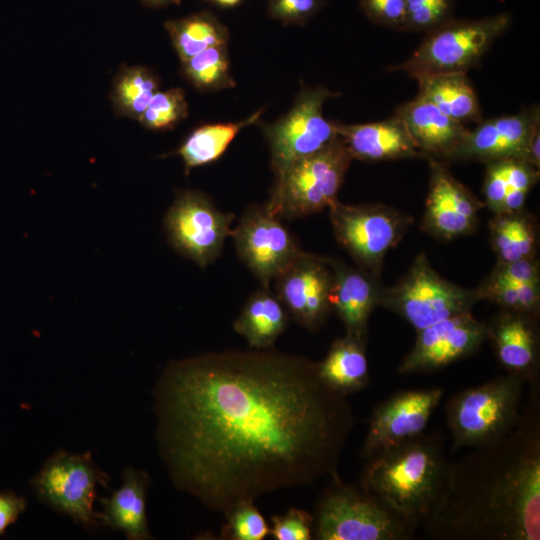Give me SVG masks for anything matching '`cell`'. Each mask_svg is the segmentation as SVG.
Returning <instances> with one entry per match:
<instances>
[{
	"instance_id": "cell-1",
	"label": "cell",
	"mask_w": 540,
	"mask_h": 540,
	"mask_svg": "<svg viewBox=\"0 0 540 540\" xmlns=\"http://www.w3.org/2000/svg\"><path fill=\"white\" fill-rule=\"evenodd\" d=\"M157 441L173 483L224 516L330 477L355 425L318 362L270 349L171 361L155 387Z\"/></svg>"
},
{
	"instance_id": "cell-2",
	"label": "cell",
	"mask_w": 540,
	"mask_h": 540,
	"mask_svg": "<svg viewBox=\"0 0 540 540\" xmlns=\"http://www.w3.org/2000/svg\"><path fill=\"white\" fill-rule=\"evenodd\" d=\"M436 540L540 539V383L500 442L450 462L441 497L420 525Z\"/></svg>"
},
{
	"instance_id": "cell-3",
	"label": "cell",
	"mask_w": 540,
	"mask_h": 540,
	"mask_svg": "<svg viewBox=\"0 0 540 540\" xmlns=\"http://www.w3.org/2000/svg\"><path fill=\"white\" fill-rule=\"evenodd\" d=\"M366 462L359 486L418 527L437 505L450 465L440 432H424Z\"/></svg>"
},
{
	"instance_id": "cell-4",
	"label": "cell",
	"mask_w": 540,
	"mask_h": 540,
	"mask_svg": "<svg viewBox=\"0 0 540 540\" xmlns=\"http://www.w3.org/2000/svg\"><path fill=\"white\" fill-rule=\"evenodd\" d=\"M527 382L506 373L453 395L445 406L451 449L494 445L517 426Z\"/></svg>"
},
{
	"instance_id": "cell-5",
	"label": "cell",
	"mask_w": 540,
	"mask_h": 540,
	"mask_svg": "<svg viewBox=\"0 0 540 540\" xmlns=\"http://www.w3.org/2000/svg\"><path fill=\"white\" fill-rule=\"evenodd\" d=\"M313 514V539L409 540L418 528L376 495L344 483L335 472Z\"/></svg>"
},
{
	"instance_id": "cell-6",
	"label": "cell",
	"mask_w": 540,
	"mask_h": 540,
	"mask_svg": "<svg viewBox=\"0 0 540 540\" xmlns=\"http://www.w3.org/2000/svg\"><path fill=\"white\" fill-rule=\"evenodd\" d=\"M352 157L336 135L319 151L290 165L276 177L266 208L279 218H301L336 201Z\"/></svg>"
},
{
	"instance_id": "cell-7",
	"label": "cell",
	"mask_w": 540,
	"mask_h": 540,
	"mask_svg": "<svg viewBox=\"0 0 540 540\" xmlns=\"http://www.w3.org/2000/svg\"><path fill=\"white\" fill-rule=\"evenodd\" d=\"M510 23L508 13L470 20L452 18L426 33L411 56L391 70L404 71L415 79L440 73H466Z\"/></svg>"
},
{
	"instance_id": "cell-8",
	"label": "cell",
	"mask_w": 540,
	"mask_h": 540,
	"mask_svg": "<svg viewBox=\"0 0 540 540\" xmlns=\"http://www.w3.org/2000/svg\"><path fill=\"white\" fill-rule=\"evenodd\" d=\"M479 300L477 289H466L444 279L421 253L398 283L381 289L378 305L404 318L417 332L470 312Z\"/></svg>"
},
{
	"instance_id": "cell-9",
	"label": "cell",
	"mask_w": 540,
	"mask_h": 540,
	"mask_svg": "<svg viewBox=\"0 0 540 540\" xmlns=\"http://www.w3.org/2000/svg\"><path fill=\"white\" fill-rule=\"evenodd\" d=\"M328 208L338 244L359 269L378 278L386 254L400 242L411 217L379 203L353 205L337 199Z\"/></svg>"
},
{
	"instance_id": "cell-10",
	"label": "cell",
	"mask_w": 540,
	"mask_h": 540,
	"mask_svg": "<svg viewBox=\"0 0 540 540\" xmlns=\"http://www.w3.org/2000/svg\"><path fill=\"white\" fill-rule=\"evenodd\" d=\"M109 479L90 453L58 451L31 478L30 484L41 502L83 527L92 528L100 523V514L93 508L96 487H108Z\"/></svg>"
},
{
	"instance_id": "cell-11",
	"label": "cell",
	"mask_w": 540,
	"mask_h": 540,
	"mask_svg": "<svg viewBox=\"0 0 540 540\" xmlns=\"http://www.w3.org/2000/svg\"><path fill=\"white\" fill-rule=\"evenodd\" d=\"M234 218L233 213L220 211L205 193L179 190L163 224L170 246L204 268L220 255Z\"/></svg>"
},
{
	"instance_id": "cell-12",
	"label": "cell",
	"mask_w": 540,
	"mask_h": 540,
	"mask_svg": "<svg viewBox=\"0 0 540 540\" xmlns=\"http://www.w3.org/2000/svg\"><path fill=\"white\" fill-rule=\"evenodd\" d=\"M338 95L324 87L305 88L284 116L264 127L275 176L336 137L335 122L328 121L322 110L328 99Z\"/></svg>"
},
{
	"instance_id": "cell-13",
	"label": "cell",
	"mask_w": 540,
	"mask_h": 540,
	"mask_svg": "<svg viewBox=\"0 0 540 540\" xmlns=\"http://www.w3.org/2000/svg\"><path fill=\"white\" fill-rule=\"evenodd\" d=\"M231 236L238 257L264 288L304 253L280 218L265 205L248 208Z\"/></svg>"
},
{
	"instance_id": "cell-14",
	"label": "cell",
	"mask_w": 540,
	"mask_h": 540,
	"mask_svg": "<svg viewBox=\"0 0 540 540\" xmlns=\"http://www.w3.org/2000/svg\"><path fill=\"white\" fill-rule=\"evenodd\" d=\"M444 392L442 387L402 390L377 404L369 418L361 458L366 461L423 434Z\"/></svg>"
},
{
	"instance_id": "cell-15",
	"label": "cell",
	"mask_w": 540,
	"mask_h": 540,
	"mask_svg": "<svg viewBox=\"0 0 540 540\" xmlns=\"http://www.w3.org/2000/svg\"><path fill=\"white\" fill-rule=\"evenodd\" d=\"M488 336V324L465 312L417 331L414 346L397 368L399 374L439 370L480 348Z\"/></svg>"
},
{
	"instance_id": "cell-16",
	"label": "cell",
	"mask_w": 540,
	"mask_h": 540,
	"mask_svg": "<svg viewBox=\"0 0 540 540\" xmlns=\"http://www.w3.org/2000/svg\"><path fill=\"white\" fill-rule=\"evenodd\" d=\"M274 282L275 295L289 315L307 330H318L332 310L331 259L304 251Z\"/></svg>"
},
{
	"instance_id": "cell-17",
	"label": "cell",
	"mask_w": 540,
	"mask_h": 540,
	"mask_svg": "<svg viewBox=\"0 0 540 540\" xmlns=\"http://www.w3.org/2000/svg\"><path fill=\"white\" fill-rule=\"evenodd\" d=\"M478 123L473 130L467 131L447 160L525 161L531 134L540 124V109L534 105L517 114Z\"/></svg>"
},
{
	"instance_id": "cell-18",
	"label": "cell",
	"mask_w": 540,
	"mask_h": 540,
	"mask_svg": "<svg viewBox=\"0 0 540 540\" xmlns=\"http://www.w3.org/2000/svg\"><path fill=\"white\" fill-rule=\"evenodd\" d=\"M429 162L431 177L424 229L446 240L472 233L482 203L452 176L442 162L436 159H429Z\"/></svg>"
},
{
	"instance_id": "cell-19",
	"label": "cell",
	"mask_w": 540,
	"mask_h": 540,
	"mask_svg": "<svg viewBox=\"0 0 540 540\" xmlns=\"http://www.w3.org/2000/svg\"><path fill=\"white\" fill-rule=\"evenodd\" d=\"M487 338L507 373L521 376L527 385L540 383L536 316L504 310L488 324Z\"/></svg>"
},
{
	"instance_id": "cell-20",
	"label": "cell",
	"mask_w": 540,
	"mask_h": 540,
	"mask_svg": "<svg viewBox=\"0 0 540 540\" xmlns=\"http://www.w3.org/2000/svg\"><path fill=\"white\" fill-rule=\"evenodd\" d=\"M335 129L352 159L375 162L422 156L404 122L396 113L377 122H335Z\"/></svg>"
},
{
	"instance_id": "cell-21",
	"label": "cell",
	"mask_w": 540,
	"mask_h": 540,
	"mask_svg": "<svg viewBox=\"0 0 540 540\" xmlns=\"http://www.w3.org/2000/svg\"><path fill=\"white\" fill-rule=\"evenodd\" d=\"M333 283L330 303L344 324L346 335L366 342L371 312L379 304L376 277L331 260Z\"/></svg>"
},
{
	"instance_id": "cell-22",
	"label": "cell",
	"mask_w": 540,
	"mask_h": 540,
	"mask_svg": "<svg viewBox=\"0 0 540 540\" xmlns=\"http://www.w3.org/2000/svg\"><path fill=\"white\" fill-rule=\"evenodd\" d=\"M422 156L447 160L468 129L442 113L434 104L417 95L397 108Z\"/></svg>"
},
{
	"instance_id": "cell-23",
	"label": "cell",
	"mask_w": 540,
	"mask_h": 540,
	"mask_svg": "<svg viewBox=\"0 0 540 540\" xmlns=\"http://www.w3.org/2000/svg\"><path fill=\"white\" fill-rule=\"evenodd\" d=\"M149 476L143 470L128 468L121 486L108 498H98L103 510L100 523L122 531L130 540L152 539L146 517V491Z\"/></svg>"
},
{
	"instance_id": "cell-24",
	"label": "cell",
	"mask_w": 540,
	"mask_h": 540,
	"mask_svg": "<svg viewBox=\"0 0 540 540\" xmlns=\"http://www.w3.org/2000/svg\"><path fill=\"white\" fill-rule=\"evenodd\" d=\"M321 379L334 391L348 396L365 389L370 381L366 342L345 335L335 340L318 362Z\"/></svg>"
},
{
	"instance_id": "cell-25",
	"label": "cell",
	"mask_w": 540,
	"mask_h": 540,
	"mask_svg": "<svg viewBox=\"0 0 540 540\" xmlns=\"http://www.w3.org/2000/svg\"><path fill=\"white\" fill-rule=\"evenodd\" d=\"M288 322L289 313L284 305L268 288H263L250 296L233 328L252 349H270Z\"/></svg>"
},
{
	"instance_id": "cell-26",
	"label": "cell",
	"mask_w": 540,
	"mask_h": 540,
	"mask_svg": "<svg viewBox=\"0 0 540 540\" xmlns=\"http://www.w3.org/2000/svg\"><path fill=\"white\" fill-rule=\"evenodd\" d=\"M418 96L434 104L451 119L466 125L481 121V109L465 72L440 73L416 79Z\"/></svg>"
},
{
	"instance_id": "cell-27",
	"label": "cell",
	"mask_w": 540,
	"mask_h": 540,
	"mask_svg": "<svg viewBox=\"0 0 540 540\" xmlns=\"http://www.w3.org/2000/svg\"><path fill=\"white\" fill-rule=\"evenodd\" d=\"M262 113L263 109L239 122L206 124L195 129L175 152L184 163L185 173L220 158L236 135L254 124Z\"/></svg>"
},
{
	"instance_id": "cell-28",
	"label": "cell",
	"mask_w": 540,
	"mask_h": 540,
	"mask_svg": "<svg viewBox=\"0 0 540 540\" xmlns=\"http://www.w3.org/2000/svg\"><path fill=\"white\" fill-rule=\"evenodd\" d=\"M165 28L181 62L212 46L227 44L230 37L227 27L208 11L167 21Z\"/></svg>"
},
{
	"instance_id": "cell-29",
	"label": "cell",
	"mask_w": 540,
	"mask_h": 540,
	"mask_svg": "<svg viewBox=\"0 0 540 540\" xmlns=\"http://www.w3.org/2000/svg\"><path fill=\"white\" fill-rule=\"evenodd\" d=\"M159 78L142 66L124 67L115 77L111 100L118 115L139 119L159 91Z\"/></svg>"
},
{
	"instance_id": "cell-30",
	"label": "cell",
	"mask_w": 540,
	"mask_h": 540,
	"mask_svg": "<svg viewBox=\"0 0 540 540\" xmlns=\"http://www.w3.org/2000/svg\"><path fill=\"white\" fill-rule=\"evenodd\" d=\"M182 63L184 77L201 91L235 87L230 73L227 44L205 49Z\"/></svg>"
},
{
	"instance_id": "cell-31",
	"label": "cell",
	"mask_w": 540,
	"mask_h": 540,
	"mask_svg": "<svg viewBox=\"0 0 540 540\" xmlns=\"http://www.w3.org/2000/svg\"><path fill=\"white\" fill-rule=\"evenodd\" d=\"M188 115V104L181 88L157 91L147 108L138 119L140 123L152 130H165Z\"/></svg>"
},
{
	"instance_id": "cell-32",
	"label": "cell",
	"mask_w": 540,
	"mask_h": 540,
	"mask_svg": "<svg viewBox=\"0 0 540 540\" xmlns=\"http://www.w3.org/2000/svg\"><path fill=\"white\" fill-rule=\"evenodd\" d=\"M226 522L221 530L222 539L230 540H263L270 528L254 505V502H243L225 515Z\"/></svg>"
},
{
	"instance_id": "cell-33",
	"label": "cell",
	"mask_w": 540,
	"mask_h": 540,
	"mask_svg": "<svg viewBox=\"0 0 540 540\" xmlns=\"http://www.w3.org/2000/svg\"><path fill=\"white\" fill-rule=\"evenodd\" d=\"M403 31L425 32L452 19L453 0H405Z\"/></svg>"
},
{
	"instance_id": "cell-34",
	"label": "cell",
	"mask_w": 540,
	"mask_h": 540,
	"mask_svg": "<svg viewBox=\"0 0 540 540\" xmlns=\"http://www.w3.org/2000/svg\"><path fill=\"white\" fill-rule=\"evenodd\" d=\"M539 170L525 161L508 160L507 191L499 214L520 212L526 197L537 182Z\"/></svg>"
},
{
	"instance_id": "cell-35",
	"label": "cell",
	"mask_w": 540,
	"mask_h": 540,
	"mask_svg": "<svg viewBox=\"0 0 540 540\" xmlns=\"http://www.w3.org/2000/svg\"><path fill=\"white\" fill-rule=\"evenodd\" d=\"M313 515L309 512L290 508L285 514L272 517L270 533L276 540L313 539Z\"/></svg>"
},
{
	"instance_id": "cell-36",
	"label": "cell",
	"mask_w": 540,
	"mask_h": 540,
	"mask_svg": "<svg viewBox=\"0 0 540 540\" xmlns=\"http://www.w3.org/2000/svg\"><path fill=\"white\" fill-rule=\"evenodd\" d=\"M366 17L382 27L403 31L405 24V0H357Z\"/></svg>"
},
{
	"instance_id": "cell-37",
	"label": "cell",
	"mask_w": 540,
	"mask_h": 540,
	"mask_svg": "<svg viewBox=\"0 0 540 540\" xmlns=\"http://www.w3.org/2000/svg\"><path fill=\"white\" fill-rule=\"evenodd\" d=\"M322 0H268L267 14L284 25H302L321 8Z\"/></svg>"
},
{
	"instance_id": "cell-38",
	"label": "cell",
	"mask_w": 540,
	"mask_h": 540,
	"mask_svg": "<svg viewBox=\"0 0 540 540\" xmlns=\"http://www.w3.org/2000/svg\"><path fill=\"white\" fill-rule=\"evenodd\" d=\"M508 160L488 162L483 186V194L487 207L499 214L507 191Z\"/></svg>"
},
{
	"instance_id": "cell-39",
	"label": "cell",
	"mask_w": 540,
	"mask_h": 540,
	"mask_svg": "<svg viewBox=\"0 0 540 540\" xmlns=\"http://www.w3.org/2000/svg\"><path fill=\"white\" fill-rule=\"evenodd\" d=\"M491 244L499 262L521 259L510 229L508 214H495L489 223Z\"/></svg>"
},
{
	"instance_id": "cell-40",
	"label": "cell",
	"mask_w": 540,
	"mask_h": 540,
	"mask_svg": "<svg viewBox=\"0 0 540 540\" xmlns=\"http://www.w3.org/2000/svg\"><path fill=\"white\" fill-rule=\"evenodd\" d=\"M514 243L521 258L534 257L536 233L528 218L520 212L508 214Z\"/></svg>"
},
{
	"instance_id": "cell-41",
	"label": "cell",
	"mask_w": 540,
	"mask_h": 540,
	"mask_svg": "<svg viewBox=\"0 0 540 540\" xmlns=\"http://www.w3.org/2000/svg\"><path fill=\"white\" fill-rule=\"evenodd\" d=\"M493 273L519 282L539 283V266L534 257L498 262Z\"/></svg>"
},
{
	"instance_id": "cell-42",
	"label": "cell",
	"mask_w": 540,
	"mask_h": 540,
	"mask_svg": "<svg viewBox=\"0 0 540 540\" xmlns=\"http://www.w3.org/2000/svg\"><path fill=\"white\" fill-rule=\"evenodd\" d=\"M27 501L12 491H0V535L25 511Z\"/></svg>"
},
{
	"instance_id": "cell-43",
	"label": "cell",
	"mask_w": 540,
	"mask_h": 540,
	"mask_svg": "<svg viewBox=\"0 0 540 540\" xmlns=\"http://www.w3.org/2000/svg\"><path fill=\"white\" fill-rule=\"evenodd\" d=\"M150 7H165L171 4H179L181 0H139Z\"/></svg>"
},
{
	"instance_id": "cell-44",
	"label": "cell",
	"mask_w": 540,
	"mask_h": 540,
	"mask_svg": "<svg viewBox=\"0 0 540 540\" xmlns=\"http://www.w3.org/2000/svg\"><path fill=\"white\" fill-rule=\"evenodd\" d=\"M209 1H212L221 6L231 7V6L237 5L241 0H209Z\"/></svg>"
}]
</instances>
